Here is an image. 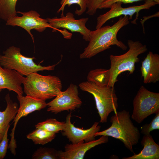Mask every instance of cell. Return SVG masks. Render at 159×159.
Wrapping results in <instances>:
<instances>
[{
    "label": "cell",
    "instance_id": "cell-1",
    "mask_svg": "<svg viewBox=\"0 0 159 159\" xmlns=\"http://www.w3.org/2000/svg\"><path fill=\"white\" fill-rule=\"evenodd\" d=\"M128 16H120L118 21L111 26L107 25L92 31L90 40L87 46L80 55L81 59H88L115 45L123 50L127 46L118 40L117 34L123 26L129 24Z\"/></svg>",
    "mask_w": 159,
    "mask_h": 159
},
{
    "label": "cell",
    "instance_id": "cell-2",
    "mask_svg": "<svg viewBox=\"0 0 159 159\" xmlns=\"http://www.w3.org/2000/svg\"><path fill=\"white\" fill-rule=\"evenodd\" d=\"M110 122L112 124L109 127L97 132L95 136H110L118 139L127 149L134 153L133 147L138 143L140 133L132 122L129 112L125 110L117 112L111 117Z\"/></svg>",
    "mask_w": 159,
    "mask_h": 159
},
{
    "label": "cell",
    "instance_id": "cell-3",
    "mask_svg": "<svg viewBox=\"0 0 159 159\" xmlns=\"http://www.w3.org/2000/svg\"><path fill=\"white\" fill-rule=\"evenodd\" d=\"M22 84L26 95L45 100L55 97L61 91L62 87L59 77L43 75L37 72L24 77Z\"/></svg>",
    "mask_w": 159,
    "mask_h": 159
},
{
    "label": "cell",
    "instance_id": "cell-4",
    "mask_svg": "<svg viewBox=\"0 0 159 159\" xmlns=\"http://www.w3.org/2000/svg\"><path fill=\"white\" fill-rule=\"evenodd\" d=\"M128 51L120 55H111L110 56V67L109 69V80L107 86L114 87L118 81L117 77L122 73L128 71L129 74L133 73L135 69V64L140 61L138 56L148 50L147 46L139 41L128 40L127 42Z\"/></svg>",
    "mask_w": 159,
    "mask_h": 159
},
{
    "label": "cell",
    "instance_id": "cell-5",
    "mask_svg": "<svg viewBox=\"0 0 159 159\" xmlns=\"http://www.w3.org/2000/svg\"><path fill=\"white\" fill-rule=\"evenodd\" d=\"M79 86L82 90L93 96L100 123L107 122L108 116L112 112H117L118 98L114 87L100 86L88 81L81 82Z\"/></svg>",
    "mask_w": 159,
    "mask_h": 159
},
{
    "label": "cell",
    "instance_id": "cell-6",
    "mask_svg": "<svg viewBox=\"0 0 159 159\" xmlns=\"http://www.w3.org/2000/svg\"><path fill=\"white\" fill-rule=\"evenodd\" d=\"M3 53L0 55V65L16 71L23 76L44 70H53L58 64L46 66L37 64L33 61L34 57H25L21 54L20 48L14 46L7 48Z\"/></svg>",
    "mask_w": 159,
    "mask_h": 159
},
{
    "label": "cell",
    "instance_id": "cell-7",
    "mask_svg": "<svg viewBox=\"0 0 159 159\" xmlns=\"http://www.w3.org/2000/svg\"><path fill=\"white\" fill-rule=\"evenodd\" d=\"M131 117L138 124L148 117L159 112V93L141 86L134 98Z\"/></svg>",
    "mask_w": 159,
    "mask_h": 159
},
{
    "label": "cell",
    "instance_id": "cell-8",
    "mask_svg": "<svg viewBox=\"0 0 159 159\" xmlns=\"http://www.w3.org/2000/svg\"><path fill=\"white\" fill-rule=\"evenodd\" d=\"M82 103L79 96L78 87L71 83L65 90L61 91L55 98L47 103V111L54 114L72 111L80 107Z\"/></svg>",
    "mask_w": 159,
    "mask_h": 159
},
{
    "label": "cell",
    "instance_id": "cell-9",
    "mask_svg": "<svg viewBox=\"0 0 159 159\" xmlns=\"http://www.w3.org/2000/svg\"><path fill=\"white\" fill-rule=\"evenodd\" d=\"M16 97L19 106L15 117L13 120L14 125L10 135L11 140L9 145L8 148L14 155H16L17 147L16 141L14 138L15 130L17 124L22 117H25L36 111H39L47 107V103L44 100L39 99L26 95H18Z\"/></svg>",
    "mask_w": 159,
    "mask_h": 159
},
{
    "label": "cell",
    "instance_id": "cell-10",
    "mask_svg": "<svg viewBox=\"0 0 159 159\" xmlns=\"http://www.w3.org/2000/svg\"><path fill=\"white\" fill-rule=\"evenodd\" d=\"M47 22L53 28V32L57 31L62 33L59 28H63L70 30L72 32L80 33L83 38L86 41L89 42L91 38L92 31L87 28L85 24L89 19L88 18H82L76 19L73 14L70 12L67 13L65 16L60 17H55L47 18Z\"/></svg>",
    "mask_w": 159,
    "mask_h": 159
},
{
    "label": "cell",
    "instance_id": "cell-11",
    "mask_svg": "<svg viewBox=\"0 0 159 159\" xmlns=\"http://www.w3.org/2000/svg\"><path fill=\"white\" fill-rule=\"evenodd\" d=\"M22 15L21 16H15L9 19L6 25L13 26H17L25 29L31 37L33 42L34 38L31 32L34 29L39 32H42L47 28L53 29L46 19L40 17V14L36 11L31 10L26 12L17 11Z\"/></svg>",
    "mask_w": 159,
    "mask_h": 159
},
{
    "label": "cell",
    "instance_id": "cell-12",
    "mask_svg": "<svg viewBox=\"0 0 159 159\" xmlns=\"http://www.w3.org/2000/svg\"><path fill=\"white\" fill-rule=\"evenodd\" d=\"M145 1V3L143 4L126 8L122 6L121 3L116 2L112 4L110 6V9L108 11L100 15L97 17L96 29L102 27L107 21L111 19L124 15L129 16V19L130 20L132 19L133 15L136 13L135 20L133 22L134 24H135L136 20L138 19L139 13L141 10L149 9L150 7L159 4L154 0Z\"/></svg>",
    "mask_w": 159,
    "mask_h": 159
},
{
    "label": "cell",
    "instance_id": "cell-13",
    "mask_svg": "<svg viewBox=\"0 0 159 159\" xmlns=\"http://www.w3.org/2000/svg\"><path fill=\"white\" fill-rule=\"evenodd\" d=\"M71 113L66 117L65 126L62 131L63 136H66L72 144H76L82 141L85 142L94 140L95 134L100 131L101 126L99 122H95L89 128L84 129L75 127L71 122Z\"/></svg>",
    "mask_w": 159,
    "mask_h": 159
},
{
    "label": "cell",
    "instance_id": "cell-14",
    "mask_svg": "<svg viewBox=\"0 0 159 159\" xmlns=\"http://www.w3.org/2000/svg\"><path fill=\"white\" fill-rule=\"evenodd\" d=\"M108 141V136H101L97 140L89 142L82 141L76 144H67L64 151H58L59 159H83L89 150Z\"/></svg>",
    "mask_w": 159,
    "mask_h": 159
},
{
    "label": "cell",
    "instance_id": "cell-15",
    "mask_svg": "<svg viewBox=\"0 0 159 159\" xmlns=\"http://www.w3.org/2000/svg\"><path fill=\"white\" fill-rule=\"evenodd\" d=\"M24 77L14 70L5 68L0 64V89L12 91L23 95L22 85Z\"/></svg>",
    "mask_w": 159,
    "mask_h": 159
},
{
    "label": "cell",
    "instance_id": "cell-16",
    "mask_svg": "<svg viewBox=\"0 0 159 159\" xmlns=\"http://www.w3.org/2000/svg\"><path fill=\"white\" fill-rule=\"evenodd\" d=\"M141 76L145 84L155 83L159 80V55L149 52L142 62Z\"/></svg>",
    "mask_w": 159,
    "mask_h": 159
},
{
    "label": "cell",
    "instance_id": "cell-17",
    "mask_svg": "<svg viewBox=\"0 0 159 159\" xmlns=\"http://www.w3.org/2000/svg\"><path fill=\"white\" fill-rule=\"evenodd\" d=\"M143 150L138 154L134 153L132 156L123 159H159V145L150 134L144 135L141 142Z\"/></svg>",
    "mask_w": 159,
    "mask_h": 159
},
{
    "label": "cell",
    "instance_id": "cell-18",
    "mask_svg": "<svg viewBox=\"0 0 159 159\" xmlns=\"http://www.w3.org/2000/svg\"><path fill=\"white\" fill-rule=\"evenodd\" d=\"M5 99L6 107L4 111H0V142L10 127V123L14 118L19 108L17 103L13 101L9 94L6 95Z\"/></svg>",
    "mask_w": 159,
    "mask_h": 159
},
{
    "label": "cell",
    "instance_id": "cell-19",
    "mask_svg": "<svg viewBox=\"0 0 159 159\" xmlns=\"http://www.w3.org/2000/svg\"><path fill=\"white\" fill-rule=\"evenodd\" d=\"M56 134L40 128H36L26 135V138L32 140L34 144L44 145L54 140Z\"/></svg>",
    "mask_w": 159,
    "mask_h": 159
},
{
    "label": "cell",
    "instance_id": "cell-20",
    "mask_svg": "<svg viewBox=\"0 0 159 159\" xmlns=\"http://www.w3.org/2000/svg\"><path fill=\"white\" fill-rule=\"evenodd\" d=\"M87 80L99 86H107L109 80V69L97 68L91 70L88 74Z\"/></svg>",
    "mask_w": 159,
    "mask_h": 159
},
{
    "label": "cell",
    "instance_id": "cell-21",
    "mask_svg": "<svg viewBox=\"0 0 159 159\" xmlns=\"http://www.w3.org/2000/svg\"><path fill=\"white\" fill-rule=\"evenodd\" d=\"M65 126V122H60L53 118L48 119L38 123L35 125L36 128H40L56 133L62 131Z\"/></svg>",
    "mask_w": 159,
    "mask_h": 159
},
{
    "label": "cell",
    "instance_id": "cell-22",
    "mask_svg": "<svg viewBox=\"0 0 159 159\" xmlns=\"http://www.w3.org/2000/svg\"><path fill=\"white\" fill-rule=\"evenodd\" d=\"M18 0H0V18L6 21L10 17L16 16V10Z\"/></svg>",
    "mask_w": 159,
    "mask_h": 159
},
{
    "label": "cell",
    "instance_id": "cell-23",
    "mask_svg": "<svg viewBox=\"0 0 159 159\" xmlns=\"http://www.w3.org/2000/svg\"><path fill=\"white\" fill-rule=\"evenodd\" d=\"M33 159H59L58 151L53 148L40 147L33 154Z\"/></svg>",
    "mask_w": 159,
    "mask_h": 159
},
{
    "label": "cell",
    "instance_id": "cell-24",
    "mask_svg": "<svg viewBox=\"0 0 159 159\" xmlns=\"http://www.w3.org/2000/svg\"><path fill=\"white\" fill-rule=\"evenodd\" d=\"M87 4V0H61L60 2L61 6L57 11V13H59L62 11L61 16H63L64 15V9L66 5L70 6L72 4H76L79 6L80 9H77L75 11V14L78 16H80L86 11Z\"/></svg>",
    "mask_w": 159,
    "mask_h": 159
},
{
    "label": "cell",
    "instance_id": "cell-25",
    "mask_svg": "<svg viewBox=\"0 0 159 159\" xmlns=\"http://www.w3.org/2000/svg\"><path fill=\"white\" fill-rule=\"evenodd\" d=\"M159 129V112L149 124H145L141 127V132L144 135H150V132L154 130Z\"/></svg>",
    "mask_w": 159,
    "mask_h": 159
},
{
    "label": "cell",
    "instance_id": "cell-26",
    "mask_svg": "<svg viewBox=\"0 0 159 159\" xmlns=\"http://www.w3.org/2000/svg\"><path fill=\"white\" fill-rule=\"evenodd\" d=\"M105 0H87V9L86 13L89 15L95 14L100 5Z\"/></svg>",
    "mask_w": 159,
    "mask_h": 159
},
{
    "label": "cell",
    "instance_id": "cell-27",
    "mask_svg": "<svg viewBox=\"0 0 159 159\" xmlns=\"http://www.w3.org/2000/svg\"><path fill=\"white\" fill-rule=\"evenodd\" d=\"M142 0H105L100 5L98 9L109 8L111 5L116 2H120L122 4H128ZM154 0L159 3V0Z\"/></svg>",
    "mask_w": 159,
    "mask_h": 159
},
{
    "label": "cell",
    "instance_id": "cell-28",
    "mask_svg": "<svg viewBox=\"0 0 159 159\" xmlns=\"http://www.w3.org/2000/svg\"><path fill=\"white\" fill-rule=\"evenodd\" d=\"M9 127L8 128L2 139L0 142V159L4 158L6 155L7 149L8 148V133Z\"/></svg>",
    "mask_w": 159,
    "mask_h": 159
},
{
    "label": "cell",
    "instance_id": "cell-29",
    "mask_svg": "<svg viewBox=\"0 0 159 159\" xmlns=\"http://www.w3.org/2000/svg\"><path fill=\"white\" fill-rule=\"evenodd\" d=\"M1 90H1V89H0V91H1Z\"/></svg>",
    "mask_w": 159,
    "mask_h": 159
}]
</instances>
